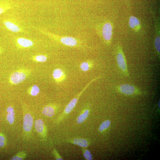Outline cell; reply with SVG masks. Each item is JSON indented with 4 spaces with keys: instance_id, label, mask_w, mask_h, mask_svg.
<instances>
[{
    "instance_id": "6da1fadb",
    "label": "cell",
    "mask_w": 160,
    "mask_h": 160,
    "mask_svg": "<svg viewBox=\"0 0 160 160\" xmlns=\"http://www.w3.org/2000/svg\"><path fill=\"white\" fill-rule=\"evenodd\" d=\"M116 60L117 65L123 75L126 77H129V75L127 69L126 60L121 47H119L117 50Z\"/></svg>"
},
{
    "instance_id": "7a4b0ae2",
    "label": "cell",
    "mask_w": 160,
    "mask_h": 160,
    "mask_svg": "<svg viewBox=\"0 0 160 160\" xmlns=\"http://www.w3.org/2000/svg\"><path fill=\"white\" fill-rule=\"evenodd\" d=\"M115 88L119 92L127 95L140 94L141 92L137 87L128 84H121Z\"/></svg>"
},
{
    "instance_id": "3957f363",
    "label": "cell",
    "mask_w": 160,
    "mask_h": 160,
    "mask_svg": "<svg viewBox=\"0 0 160 160\" xmlns=\"http://www.w3.org/2000/svg\"><path fill=\"white\" fill-rule=\"evenodd\" d=\"M27 74L25 72L22 71H18L14 72L10 77V83L13 85L19 84L26 79Z\"/></svg>"
},
{
    "instance_id": "277c9868",
    "label": "cell",
    "mask_w": 160,
    "mask_h": 160,
    "mask_svg": "<svg viewBox=\"0 0 160 160\" xmlns=\"http://www.w3.org/2000/svg\"><path fill=\"white\" fill-rule=\"evenodd\" d=\"M96 79L95 78L92 80V81L86 86L82 91L78 95L77 97L72 99L70 102L66 107L65 110V113L67 114H69L73 109L76 105L80 96H81L83 92L85 90L87 87L93 82L96 81Z\"/></svg>"
},
{
    "instance_id": "5b68a950",
    "label": "cell",
    "mask_w": 160,
    "mask_h": 160,
    "mask_svg": "<svg viewBox=\"0 0 160 160\" xmlns=\"http://www.w3.org/2000/svg\"><path fill=\"white\" fill-rule=\"evenodd\" d=\"M33 123V117L29 114H27L24 115L23 119V129L27 132L31 130Z\"/></svg>"
},
{
    "instance_id": "8992f818",
    "label": "cell",
    "mask_w": 160,
    "mask_h": 160,
    "mask_svg": "<svg viewBox=\"0 0 160 160\" xmlns=\"http://www.w3.org/2000/svg\"><path fill=\"white\" fill-rule=\"evenodd\" d=\"M113 33V27L111 24L107 23L104 25L102 29V34L105 41L109 42L111 39Z\"/></svg>"
},
{
    "instance_id": "52a82bcc",
    "label": "cell",
    "mask_w": 160,
    "mask_h": 160,
    "mask_svg": "<svg viewBox=\"0 0 160 160\" xmlns=\"http://www.w3.org/2000/svg\"><path fill=\"white\" fill-rule=\"evenodd\" d=\"M3 23L5 26L8 29L14 33H19L22 31L19 26L11 21L5 20Z\"/></svg>"
},
{
    "instance_id": "ba28073f",
    "label": "cell",
    "mask_w": 160,
    "mask_h": 160,
    "mask_svg": "<svg viewBox=\"0 0 160 160\" xmlns=\"http://www.w3.org/2000/svg\"><path fill=\"white\" fill-rule=\"evenodd\" d=\"M61 41L64 45L69 46H74L76 45L77 41L75 38L71 37H64L61 38Z\"/></svg>"
},
{
    "instance_id": "9c48e42d",
    "label": "cell",
    "mask_w": 160,
    "mask_h": 160,
    "mask_svg": "<svg viewBox=\"0 0 160 160\" xmlns=\"http://www.w3.org/2000/svg\"><path fill=\"white\" fill-rule=\"evenodd\" d=\"M18 43L24 47H28L33 46V43L31 40L25 38L20 37L17 39Z\"/></svg>"
},
{
    "instance_id": "30bf717a",
    "label": "cell",
    "mask_w": 160,
    "mask_h": 160,
    "mask_svg": "<svg viewBox=\"0 0 160 160\" xmlns=\"http://www.w3.org/2000/svg\"><path fill=\"white\" fill-rule=\"evenodd\" d=\"M8 113L7 115V121L10 124H13L15 120V113L13 108L11 106L8 107L7 109Z\"/></svg>"
},
{
    "instance_id": "8fae6325",
    "label": "cell",
    "mask_w": 160,
    "mask_h": 160,
    "mask_svg": "<svg viewBox=\"0 0 160 160\" xmlns=\"http://www.w3.org/2000/svg\"><path fill=\"white\" fill-rule=\"evenodd\" d=\"M53 76L56 81H59L63 79L65 74L61 69H56L53 71Z\"/></svg>"
},
{
    "instance_id": "7c38bea8",
    "label": "cell",
    "mask_w": 160,
    "mask_h": 160,
    "mask_svg": "<svg viewBox=\"0 0 160 160\" xmlns=\"http://www.w3.org/2000/svg\"><path fill=\"white\" fill-rule=\"evenodd\" d=\"M130 27L133 29H138L140 27V22L139 20L134 16H131L129 22Z\"/></svg>"
},
{
    "instance_id": "4fadbf2b",
    "label": "cell",
    "mask_w": 160,
    "mask_h": 160,
    "mask_svg": "<svg viewBox=\"0 0 160 160\" xmlns=\"http://www.w3.org/2000/svg\"><path fill=\"white\" fill-rule=\"evenodd\" d=\"M43 115L48 117H52L55 114V109L51 106H47L45 107L42 111Z\"/></svg>"
},
{
    "instance_id": "5bb4252c",
    "label": "cell",
    "mask_w": 160,
    "mask_h": 160,
    "mask_svg": "<svg viewBox=\"0 0 160 160\" xmlns=\"http://www.w3.org/2000/svg\"><path fill=\"white\" fill-rule=\"evenodd\" d=\"M35 129L38 133H42L44 130V123L42 120L38 119L35 121Z\"/></svg>"
},
{
    "instance_id": "9a60e30c",
    "label": "cell",
    "mask_w": 160,
    "mask_h": 160,
    "mask_svg": "<svg viewBox=\"0 0 160 160\" xmlns=\"http://www.w3.org/2000/svg\"><path fill=\"white\" fill-rule=\"evenodd\" d=\"M73 142L75 145L83 147H86L89 145L87 141L83 139H75L73 140Z\"/></svg>"
},
{
    "instance_id": "2e32d148",
    "label": "cell",
    "mask_w": 160,
    "mask_h": 160,
    "mask_svg": "<svg viewBox=\"0 0 160 160\" xmlns=\"http://www.w3.org/2000/svg\"><path fill=\"white\" fill-rule=\"evenodd\" d=\"M89 110L88 109L85 110L83 113L79 115L77 118V123L78 124H81L84 122L89 116Z\"/></svg>"
},
{
    "instance_id": "e0dca14e",
    "label": "cell",
    "mask_w": 160,
    "mask_h": 160,
    "mask_svg": "<svg viewBox=\"0 0 160 160\" xmlns=\"http://www.w3.org/2000/svg\"><path fill=\"white\" fill-rule=\"evenodd\" d=\"M29 93L32 96H35L37 95L40 92L39 87L36 85L31 86L29 90Z\"/></svg>"
},
{
    "instance_id": "ac0fdd59",
    "label": "cell",
    "mask_w": 160,
    "mask_h": 160,
    "mask_svg": "<svg viewBox=\"0 0 160 160\" xmlns=\"http://www.w3.org/2000/svg\"><path fill=\"white\" fill-rule=\"evenodd\" d=\"M111 124V122L109 120H107L104 121L100 125L99 130L102 132L105 130L109 127Z\"/></svg>"
},
{
    "instance_id": "d6986e66",
    "label": "cell",
    "mask_w": 160,
    "mask_h": 160,
    "mask_svg": "<svg viewBox=\"0 0 160 160\" xmlns=\"http://www.w3.org/2000/svg\"><path fill=\"white\" fill-rule=\"evenodd\" d=\"M91 65L89 63L84 62L81 64L80 68L82 71H86L89 69Z\"/></svg>"
},
{
    "instance_id": "ffe728a7",
    "label": "cell",
    "mask_w": 160,
    "mask_h": 160,
    "mask_svg": "<svg viewBox=\"0 0 160 160\" xmlns=\"http://www.w3.org/2000/svg\"><path fill=\"white\" fill-rule=\"evenodd\" d=\"M35 60L37 62H44L46 61L47 58L46 56L43 55H39L35 56L34 58Z\"/></svg>"
},
{
    "instance_id": "44dd1931",
    "label": "cell",
    "mask_w": 160,
    "mask_h": 160,
    "mask_svg": "<svg viewBox=\"0 0 160 160\" xmlns=\"http://www.w3.org/2000/svg\"><path fill=\"white\" fill-rule=\"evenodd\" d=\"M26 156V154L25 153H20L16 156L13 157L11 160H23L25 158Z\"/></svg>"
},
{
    "instance_id": "7402d4cb",
    "label": "cell",
    "mask_w": 160,
    "mask_h": 160,
    "mask_svg": "<svg viewBox=\"0 0 160 160\" xmlns=\"http://www.w3.org/2000/svg\"><path fill=\"white\" fill-rule=\"evenodd\" d=\"M83 155L85 159L87 160H92L93 159V157L91 152L87 150H85Z\"/></svg>"
},
{
    "instance_id": "603a6c76",
    "label": "cell",
    "mask_w": 160,
    "mask_h": 160,
    "mask_svg": "<svg viewBox=\"0 0 160 160\" xmlns=\"http://www.w3.org/2000/svg\"><path fill=\"white\" fill-rule=\"evenodd\" d=\"M5 139L4 136L0 134V147H3L5 143Z\"/></svg>"
},
{
    "instance_id": "cb8c5ba5",
    "label": "cell",
    "mask_w": 160,
    "mask_h": 160,
    "mask_svg": "<svg viewBox=\"0 0 160 160\" xmlns=\"http://www.w3.org/2000/svg\"><path fill=\"white\" fill-rule=\"evenodd\" d=\"M10 7H4L0 6V15L4 13L6 10L9 9Z\"/></svg>"
},
{
    "instance_id": "d4e9b609",
    "label": "cell",
    "mask_w": 160,
    "mask_h": 160,
    "mask_svg": "<svg viewBox=\"0 0 160 160\" xmlns=\"http://www.w3.org/2000/svg\"><path fill=\"white\" fill-rule=\"evenodd\" d=\"M159 108H160V101L159 102Z\"/></svg>"
},
{
    "instance_id": "484cf974",
    "label": "cell",
    "mask_w": 160,
    "mask_h": 160,
    "mask_svg": "<svg viewBox=\"0 0 160 160\" xmlns=\"http://www.w3.org/2000/svg\"><path fill=\"white\" fill-rule=\"evenodd\" d=\"M0 51H1V49H0Z\"/></svg>"
}]
</instances>
